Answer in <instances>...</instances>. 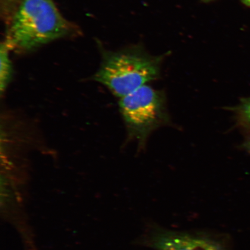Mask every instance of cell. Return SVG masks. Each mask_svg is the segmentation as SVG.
Here are the masks:
<instances>
[{
	"label": "cell",
	"instance_id": "7",
	"mask_svg": "<svg viewBox=\"0 0 250 250\" xmlns=\"http://www.w3.org/2000/svg\"><path fill=\"white\" fill-rule=\"evenodd\" d=\"M4 4L6 7H9V6L17 4L19 1H21V0H4Z\"/></svg>",
	"mask_w": 250,
	"mask_h": 250
},
{
	"label": "cell",
	"instance_id": "4",
	"mask_svg": "<svg viewBox=\"0 0 250 250\" xmlns=\"http://www.w3.org/2000/svg\"><path fill=\"white\" fill-rule=\"evenodd\" d=\"M149 242L156 250H222L211 240L173 232L156 233Z\"/></svg>",
	"mask_w": 250,
	"mask_h": 250
},
{
	"label": "cell",
	"instance_id": "2",
	"mask_svg": "<svg viewBox=\"0 0 250 250\" xmlns=\"http://www.w3.org/2000/svg\"><path fill=\"white\" fill-rule=\"evenodd\" d=\"M159 75L158 59L125 51L106 55L94 80L121 99L157 79Z\"/></svg>",
	"mask_w": 250,
	"mask_h": 250
},
{
	"label": "cell",
	"instance_id": "3",
	"mask_svg": "<svg viewBox=\"0 0 250 250\" xmlns=\"http://www.w3.org/2000/svg\"><path fill=\"white\" fill-rule=\"evenodd\" d=\"M119 105L130 136L142 147L150 134L170 121L165 93L147 85L120 99Z\"/></svg>",
	"mask_w": 250,
	"mask_h": 250
},
{
	"label": "cell",
	"instance_id": "1",
	"mask_svg": "<svg viewBox=\"0 0 250 250\" xmlns=\"http://www.w3.org/2000/svg\"><path fill=\"white\" fill-rule=\"evenodd\" d=\"M71 25L54 0H21L12 18L5 43L9 49L30 51L68 35Z\"/></svg>",
	"mask_w": 250,
	"mask_h": 250
},
{
	"label": "cell",
	"instance_id": "6",
	"mask_svg": "<svg viewBox=\"0 0 250 250\" xmlns=\"http://www.w3.org/2000/svg\"><path fill=\"white\" fill-rule=\"evenodd\" d=\"M234 111L240 125L250 131V98L243 99Z\"/></svg>",
	"mask_w": 250,
	"mask_h": 250
},
{
	"label": "cell",
	"instance_id": "5",
	"mask_svg": "<svg viewBox=\"0 0 250 250\" xmlns=\"http://www.w3.org/2000/svg\"><path fill=\"white\" fill-rule=\"evenodd\" d=\"M9 49L5 42L1 43L0 49V90L1 93L7 87L12 76V68L9 56Z\"/></svg>",
	"mask_w": 250,
	"mask_h": 250
},
{
	"label": "cell",
	"instance_id": "9",
	"mask_svg": "<svg viewBox=\"0 0 250 250\" xmlns=\"http://www.w3.org/2000/svg\"><path fill=\"white\" fill-rule=\"evenodd\" d=\"M244 4L250 7V0H242Z\"/></svg>",
	"mask_w": 250,
	"mask_h": 250
},
{
	"label": "cell",
	"instance_id": "8",
	"mask_svg": "<svg viewBox=\"0 0 250 250\" xmlns=\"http://www.w3.org/2000/svg\"><path fill=\"white\" fill-rule=\"evenodd\" d=\"M243 146L244 148L250 152V139L247 140L246 142L243 144Z\"/></svg>",
	"mask_w": 250,
	"mask_h": 250
}]
</instances>
